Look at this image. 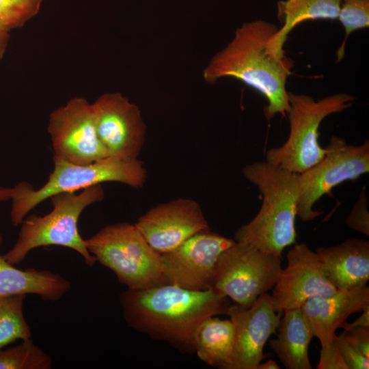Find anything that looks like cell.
<instances>
[{"label": "cell", "instance_id": "1", "mask_svg": "<svg viewBox=\"0 0 369 369\" xmlns=\"http://www.w3.org/2000/svg\"><path fill=\"white\" fill-rule=\"evenodd\" d=\"M120 302L131 327L190 350L200 323L226 314L230 305L228 297L213 288L192 290L170 284L127 289Z\"/></svg>", "mask_w": 369, "mask_h": 369}, {"label": "cell", "instance_id": "2", "mask_svg": "<svg viewBox=\"0 0 369 369\" xmlns=\"http://www.w3.org/2000/svg\"><path fill=\"white\" fill-rule=\"evenodd\" d=\"M277 29L275 25L262 20L243 23L203 72L207 83L231 77L261 94L268 102L264 108L267 120L276 114L285 117L289 109L286 81L292 62L286 56L275 57L267 47Z\"/></svg>", "mask_w": 369, "mask_h": 369}, {"label": "cell", "instance_id": "3", "mask_svg": "<svg viewBox=\"0 0 369 369\" xmlns=\"http://www.w3.org/2000/svg\"><path fill=\"white\" fill-rule=\"evenodd\" d=\"M243 174L258 188L262 204L256 217L236 232L234 241L282 256L296 242L299 174L267 161L246 165Z\"/></svg>", "mask_w": 369, "mask_h": 369}, {"label": "cell", "instance_id": "4", "mask_svg": "<svg viewBox=\"0 0 369 369\" xmlns=\"http://www.w3.org/2000/svg\"><path fill=\"white\" fill-rule=\"evenodd\" d=\"M53 172L40 189L35 190L25 181L14 187L10 211L14 226L20 225L31 210L53 195L76 192L107 182H120L139 189L147 180L146 169L138 159L118 160L108 157L80 165L53 156Z\"/></svg>", "mask_w": 369, "mask_h": 369}, {"label": "cell", "instance_id": "5", "mask_svg": "<svg viewBox=\"0 0 369 369\" xmlns=\"http://www.w3.org/2000/svg\"><path fill=\"white\" fill-rule=\"evenodd\" d=\"M105 197L101 184L76 192L61 193L50 197L53 209L39 216H27L20 223L18 238L4 258L13 265L20 263L33 249L40 247L62 246L81 256L85 263L92 266L96 258L89 252L85 240L78 230V221L83 211Z\"/></svg>", "mask_w": 369, "mask_h": 369}, {"label": "cell", "instance_id": "6", "mask_svg": "<svg viewBox=\"0 0 369 369\" xmlns=\"http://www.w3.org/2000/svg\"><path fill=\"white\" fill-rule=\"evenodd\" d=\"M89 252L111 270L128 289H145L167 284L161 254L146 241L135 224L108 225L85 239Z\"/></svg>", "mask_w": 369, "mask_h": 369}, {"label": "cell", "instance_id": "7", "mask_svg": "<svg viewBox=\"0 0 369 369\" xmlns=\"http://www.w3.org/2000/svg\"><path fill=\"white\" fill-rule=\"evenodd\" d=\"M288 137L280 147L266 152V161L299 174L319 162L326 153L318 140L323 120L349 108L355 97L340 93L316 101L308 95L288 92Z\"/></svg>", "mask_w": 369, "mask_h": 369}, {"label": "cell", "instance_id": "8", "mask_svg": "<svg viewBox=\"0 0 369 369\" xmlns=\"http://www.w3.org/2000/svg\"><path fill=\"white\" fill-rule=\"evenodd\" d=\"M282 270V256L235 241L219 257L213 288L248 308L260 296L272 290Z\"/></svg>", "mask_w": 369, "mask_h": 369}, {"label": "cell", "instance_id": "9", "mask_svg": "<svg viewBox=\"0 0 369 369\" xmlns=\"http://www.w3.org/2000/svg\"><path fill=\"white\" fill-rule=\"evenodd\" d=\"M324 157L299 174V196L297 216L310 221L322 214L313 209L324 195L347 180H355L369 172V141L361 145H348L332 136Z\"/></svg>", "mask_w": 369, "mask_h": 369}, {"label": "cell", "instance_id": "10", "mask_svg": "<svg viewBox=\"0 0 369 369\" xmlns=\"http://www.w3.org/2000/svg\"><path fill=\"white\" fill-rule=\"evenodd\" d=\"M54 156L85 165L108 158L96 129L92 103L74 97L49 116L47 127Z\"/></svg>", "mask_w": 369, "mask_h": 369}, {"label": "cell", "instance_id": "11", "mask_svg": "<svg viewBox=\"0 0 369 369\" xmlns=\"http://www.w3.org/2000/svg\"><path fill=\"white\" fill-rule=\"evenodd\" d=\"M92 107L97 135L108 157L137 159L146 133L139 107L119 92L102 94Z\"/></svg>", "mask_w": 369, "mask_h": 369}, {"label": "cell", "instance_id": "12", "mask_svg": "<svg viewBox=\"0 0 369 369\" xmlns=\"http://www.w3.org/2000/svg\"><path fill=\"white\" fill-rule=\"evenodd\" d=\"M234 242L208 229L193 235L176 249L162 254L166 283L192 290L212 288L219 257Z\"/></svg>", "mask_w": 369, "mask_h": 369}, {"label": "cell", "instance_id": "13", "mask_svg": "<svg viewBox=\"0 0 369 369\" xmlns=\"http://www.w3.org/2000/svg\"><path fill=\"white\" fill-rule=\"evenodd\" d=\"M286 258L287 266L282 269L271 295L275 312L301 308L314 295L329 297L338 292L329 280L317 254L306 244L295 245Z\"/></svg>", "mask_w": 369, "mask_h": 369}, {"label": "cell", "instance_id": "14", "mask_svg": "<svg viewBox=\"0 0 369 369\" xmlns=\"http://www.w3.org/2000/svg\"><path fill=\"white\" fill-rule=\"evenodd\" d=\"M282 314L275 311L267 292L248 308L230 305L226 314L234 326V340L229 369H256L268 356L264 345L276 333Z\"/></svg>", "mask_w": 369, "mask_h": 369}, {"label": "cell", "instance_id": "15", "mask_svg": "<svg viewBox=\"0 0 369 369\" xmlns=\"http://www.w3.org/2000/svg\"><path fill=\"white\" fill-rule=\"evenodd\" d=\"M148 244L159 254L169 252L187 239L208 230L200 204L178 198L151 208L135 223Z\"/></svg>", "mask_w": 369, "mask_h": 369}, {"label": "cell", "instance_id": "16", "mask_svg": "<svg viewBox=\"0 0 369 369\" xmlns=\"http://www.w3.org/2000/svg\"><path fill=\"white\" fill-rule=\"evenodd\" d=\"M369 306L368 286L353 290H338L331 296L314 295L301 307L314 337L321 348L332 344L336 331L352 314Z\"/></svg>", "mask_w": 369, "mask_h": 369}, {"label": "cell", "instance_id": "17", "mask_svg": "<svg viewBox=\"0 0 369 369\" xmlns=\"http://www.w3.org/2000/svg\"><path fill=\"white\" fill-rule=\"evenodd\" d=\"M325 273L338 290L366 286L369 280V241L348 238L342 243L316 249Z\"/></svg>", "mask_w": 369, "mask_h": 369}, {"label": "cell", "instance_id": "18", "mask_svg": "<svg viewBox=\"0 0 369 369\" xmlns=\"http://www.w3.org/2000/svg\"><path fill=\"white\" fill-rule=\"evenodd\" d=\"M2 243L0 233V247ZM70 288V282L58 273L33 268L19 269L0 254V297L31 294L44 301H57Z\"/></svg>", "mask_w": 369, "mask_h": 369}, {"label": "cell", "instance_id": "19", "mask_svg": "<svg viewBox=\"0 0 369 369\" xmlns=\"http://www.w3.org/2000/svg\"><path fill=\"white\" fill-rule=\"evenodd\" d=\"M275 339L270 346L286 369L312 368L308 355L314 337L301 308L283 312Z\"/></svg>", "mask_w": 369, "mask_h": 369}, {"label": "cell", "instance_id": "20", "mask_svg": "<svg viewBox=\"0 0 369 369\" xmlns=\"http://www.w3.org/2000/svg\"><path fill=\"white\" fill-rule=\"evenodd\" d=\"M342 0H283L277 3L282 26L268 42L269 51L277 58L286 57L284 46L288 34L301 23L338 19Z\"/></svg>", "mask_w": 369, "mask_h": 369}, {"label": "cell", "instance_id": "21", "mask_svg": "<svg viewBox=\"0 0 369 369\" xmlns=\"http://www.w3.org/2000/svg\"><path fill=\"white\" fill-rule=\"evenodd\" d=\"M234 340L231 320L215 316L203 320L193 335V348L198 357L207 364L229 369Z\"/></svg>", "mask_w": 369, "mask_h": 369}, {"label": "cell", "instance_id": "22", "mask_svg": "<svg viewBox=\"0 0 369 369\" xmlns=\"http://www.w3.org/2000/svg\"><path fill=\"white\" fill-rule=\"evenodd\" d=\"M26 295L0 297V350L18 340L31 338L29 325L23 314Z\"/></svg>", "mask_w": 369, "mask_h": 369}, {"label": "cell", "instance_id": "23", "mask_svg": "<svg viewBox=\"0 0 369 369\" xmlns=\"http://www.w3.org/2000/svg\"><path fill=\"white\" fill-rule=\"evenodd\" d=\"M52 366L51 356L35 344L31 338L0 350V369H51Z\"/></svg>", "mask_w": 369, "mask_h": 369}, {"label": "cell", "instance_id": "24", "mask_svg": "<svg viewBox=\"0 0 369 369\" xmlns=\"http://www.w3.org/2000/svg\"><path fill=\"white\" fill-rule=\"evenodd\" d=\"M338 20L345 32L344 39L337 51V62H340L344 55L348 36L369 26V0H342Z\"/></svg>", "mask_w": 369, "mask_h": 369}, {"label": "cell", "instance_id": "25", "mask_svg": "<svg viewBox=\"0 0 369 369\" xmlns=\"http://www.w3.org/2000/svg\"><path fill=\"white\" fill-rule=\"evenodd\" d=\"M43 0H0V27L10 31L35 17Z\"/></svg>", "mask_w": 369, "mask_h": 369}, {"label": "cell", "instance_id": "26", "mask_svg": "<svg viewBox=\"0 0 369 369\" xmlns=\"http://www.w3.org/2000/svg\"><path fill=\"white\" fill-rule=\"evenodd\" d=\"M346 224L351 229L369 236V213L368 199L364 188L357 201L346 219Z\"/></svg>", "mask_w": 369, "mask_h": 369}, {"label": "cell", "instance_id": "27", "mask_svg": "<svg viewBox=\"0 0 369 369\" xmlns=\"http://www.w3.org/2000/svg\"><path fill=\"white\" fill-rule=\"evenodd\" d=\"M333 342L348 369L369 368V357L364 355L336 334L333 339Z\"/></svg>", "mask_w": 369, "mask_h": 369}, {"label": "cell", "instance_id": "28", "mask_svg": "<svg viewBox=\"0 0 369 369\" xmlns=\"http://www.w3.org/2000/svg\"><path fill=\"white\" fill-rule=\"evenodd\" d=\"M338 336L364 355L369 357V327L344 329Z\"/></svg>", "mask_w": 369, "mask_h": 369}, {"label": "cell", "instance_id": "29", "mask_svg": "<svg viewBox=\"0 0 369 369\" xmlns=\"http://www.w3.org/2000/svg\"><path fill=\"white\" fill-rule=\"evenodd\" d=\"M317 369H348L333 342L321 348Z\"/></svg>", "mask_w": 369, "mask_h": 369}, {"label": "cell", "instance_id": "30", "mask_svg": "<svg viewBox=\"0 0 369 369\" xmlns=\"http://www.w3.org/2000/svg\"><path fill=\"white\" fill-rule=\"evenodd\" d=\"M358 327H369V306L361 311V314L355 321L351 323L345 321L340 328L348 329Z\"/></svg>", "mask_w": 369, "mask_h": 369}, {"label": "cell", "instance_id": "31", "mask_svg": "<svg viewBox=\"0 0 369 369\" xmlns=\"http://www.w3.org/2000/svg\"><path fill=\"white\" fill-rule=\"evenodd\" d=\"M9 31L0 27V59L6 52L9 42Z\"/></svg>", "mask_w": 369, "mask_h": 369}, {"label": "cell", "instance_id": "32", "mask_svg": "<svg viewBox=\"0 0 369 369\" xmlns=\"http://www.w3.org/2000/svg\"><path fill=\"white\" fill-rule=\"evenodd\" d=\"M14 195V187L5 188L0 186V202L11 200Z\"/></svg>", "mask_w": 369, "mask_h": 369}, {"label": "cell", "instance_id": "33", "mask_svg": "<svg viewBox=\"0 0 369 369\" xmlns=\"http://www.w3.org/2000/svg\"><path fill=\"white\" fill-rule=\"evenodd\" d=\"M280 367L277 364V363L272 360L269 359L264 363H260L256 369H279Z\"/></svg>", "mask_w": 369, "mask_h": 369}]
</instances>
